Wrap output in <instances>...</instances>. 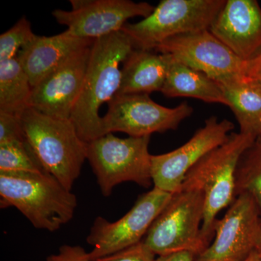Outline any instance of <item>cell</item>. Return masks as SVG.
<instances>
[{"label":"cell","mask_w":261,"mask_h":261,"mask_svg":"<svg viewBox=\"0 0 261 261\" xmlns=\"http://www.w3.org/2000/svg\"><path fill=\"white\" fill-rule=\"evenodd\" d=\"M255 253L257 254V256L261 258V233L260 238L258 239V241H257L256 247H255Z\"/></svg>","instance_id":"30"},{"label":"cell","mask_w":261,"mask_h":261,"mask_svg":"<svg viewBox=\"0 0 261 261\" xmlns=\"http://www.w3.org/2000/svg\"><path fill=\"white\" fill-rule=\"evenodd\" d=\"M0 172H45L27 140L0 145Z\"/></svg>","instance_id":"22"},{"label":"cell","mask_w":261,"mask_h":261,"mask_svg":"<svg viewBox=\"0 0 261 261\" xmlns=\"http://www.w3.org/2000/svg\"><path fill=\"white\" fill-rule=\"evenodd\" d=\"M240 194L252 197L261 216V144L256 142L244 152L238 163L235 195Z\"/></svg>","instance_id":"21"},{"label":"cell","mask_w":261,"mask_h":261,"mask_svg":"<svg viewBox=\"0 0 261 261\" xmlns=\"http://www.w3.org/2000/svg\"><path fill=\"white\" fill-rule=\"evenodd\" d=\"M255 142H257V143L261 144V124L260 128H259L258 132H257L256 140H255Z\"/></svg>","instance_id":"31"},{"label":"cell","mask_w":261,"mask_h":261,"mask_svg":"<svg viewBox=\"0 0 261 261\" xmlns=\"http://www.w3.org/2000/svg\"><path fill=\"white\" fill-rule=\"evenodd\" d=\"M244 261H261V258L257 256V255L255 253V251H253Z\"/></svg>","instance_id":"29"},{"label":"cell","mask_w":261,"mask_h":261,"mask_svg":"<svg viewBox=\"0 0 261 261\" xmlns=\"http://www.w3.org/2000/svg\"><path fill=\"white\" fill-rule=\"evenodd\" d=\"M255 140L254 136L232 132L223 145L206 154L185 176L181 190H197L205 196L201 234L207 247L214 238L218 214L236 198L240 160Z\"/></svg>","instance_id":"2"},{"label":"cell","mask_w":261,"mask_h":261,"mask_svg":"<svg viewBox=\"0 0 261 261\" xmlns=\"http://www.w3.org/2000/svg\"><path fill=\"white\" fill-rule=\"evenodd\" d=\"M134 49L132 41L121 31L95 39L92 44L83 88L70 116L81 139L87 143L103 136L99 108L118 93L121 64Z\"/></svg>","instance_id":"1"},{"label":"cell","mask_w":261,"mask_h":261,"mask_svg":"<svg viewBox=\"0 0 261 261\" xmlns=\"http://www.w3.org/2000/svg\"><path fill=\"white\" fill-rule=\"evenodd\" d=\"M32 87L18 56L0 62V112L21 116L30 107Z\"/></svg>","instance_id":"20"},{"label":"cell","mask_w":261,"mask_h":261,"mask_svg":"<svg viewBox=\"0 0 261 261\" xmlns=\"http://www.w3.org/2000/svg\"><path fill=\"white\" fill-rule=\"evenodd\" d=\"M168 55L134 49L123 62L118 94H148L161 92L167 75Z\"/></svg>","instance_id":"17"},{"label":"cell","mask_w":261,"mask_h":261,"mask_svg":"<svg viewBox=\"0 0 261 261\" xmlns=\"http://www.w3.org/2000/svg\"><path fill=\"white\" fill-rule=\"evenodd\" d=\"M226 0H162L148 16L126 23L121 32L135 49L154 50L176 36L209 29Z\"/></svg>","instance_id":"5"},{"label":"cell","mask_w":261,"mask_h":261,"mask_svg":"<svg viewBox=\"0 0 261 261\" xmlns=\"http://www.w3.org/2000/svg\"><path fill=\"white\" fill-rule=\"evenodd\" d=\"M94 41L75 37L68 30L51 37L37 36L19 51L17 56L33 88L72 53L92 46Z\"/></svg>","instance_id":"16"},{"label":"cell","mask_w":261,"mask_h":261,"mask_svg":"<svg viewBox=\"0 0 261 261\" xmlns=\"http://www.w3.org/2000/svg\"><path fill=\"white\" fill-rule=\"evenodd\" d=\"M46 261H92L89 258V252L81 246L63 245L58 252L51 255Z\"/></svg>","instance_id":"26"},{"label":"cell","mask_w":261,"mask_h":261,"mask_svg":"<svg viewBox=\"0 0 261 261\" xmlns=\"http://www.w3.org/2000/svg\"><path fill=\"white\" fill-rule=\"evenodd\" d=\"M261 233V216L255 201L240 194L215 224L213 243L195 261H244L255 250Z\"/></svg>","instance_id":"12"},{"label":"cell","mask_w":261,"mask_h":261,"mask_svg":"<svg viewBox=\"0 0 261 261\" xmlns=\"http://www.w3.org/2000/svg\"><path fill=\"white\" fill-rule=\"evenodd\" d=\"M209 30L238 58L250 61L261 53V7L256 0H226Z\"/></svg>","instance_id":"15"},{"label":"cell","mask_w":261,"mask_h":261,"mask_svg":"<svg viewBox=\"0 0 261 261\" xmlns=\"http://www.w3.org/2000/svg\"><path fill=\"white\" fill-rule=\"evenodd\" d=\"M92 46L72 53L33 87L30 107L53 118L70 119L83 88Z\"/></svg>","instance_id":"14"},{"label":"cell","mask_w":261,"mask_h":261,"mask_svg":"<svg viewBox=\"0 0 261 261\" xmlns=\"http://www.w3.org/2000/svg\"><path fill=\"white\" fill-rule=\"evenodd\" d=\"M25 140L20 116L0 112V145Z\"/></svg>","instance_id":"25"},{"label":"cell","mask_w":261,"mask_h":261,"mask_svg":"<svg viewBox=\"0 0 261 261\" xmlns=\"http://www.w3.org/2000/svg\"><path fill=\"white\" fill-rule=\"evenodd\" d=\"M71 10H55L58 23L68 27L70 34L95 39L120 32L128 19L148 16L154 8L147 3L130 0H70Z\"/></svg>","instance_id":"13"},{"label":"cell","mask_w":261,"mask_h":261,"mask_svg":"<svg viewBox=\"0 0 261 261\" xmlns=\"http://www.w3.org/2000/svg\"><path fill=\"white\" fill-rule=\"evenodd\" d=\"M245 75L250 80L261 83V53L253 59L247 62Z\"/></svg>","instance_id":"27"},{"label":"cell","mask_w":261,"mask_h":261,"mask_svg":"<svg viewBox=\"0 0 261 261\" xmlns=\"http://www.w3.org/2000/svg\"><path fill=\"white\" fill-rule=\"evenodd\" d=\"M234 128L227 119L207 118L188 142L167 153L151 156V174L154 188L175 194L181 190L187 173L202 158L223 145Z\"/></svg>","instance_id":"11"},{"label":"cell","mask_w":261,"mask_h":261,"mask_svg":"<svg viewBox=\"0 0 261 261\" xmlns=\"http://www.w3.org/2000/svg\"><path fill=\"white\" fill-rule=\"evenodd\" d=\"M108 105V112L101 121L103 136L123 132L129 137H150L153 133L176 130L193 113L187 103L165 107L148 94H118Z\"/></svg>","instance_id":"8"},{"label":"cell","mask_w":261,"mask_h":261,"mask_svg":"<svg viewBox=\"0 0 261 261\" xmlns=\"http://www.w3.org/2000/svg\"><path fill=\"white\" fill-rule=\"evenodd\" d=\"M205 207L203 192L173 194L146 234L144 243L155 255L190 252L196 256L207 248L201 234Z\"/></svg>","instance_id":"7"},{"label":"cell","mask_w":261,"mask_h":261,"mask_svg":"<svg viewBox=\"0 0 261 261\" xmlns=\"http://www.w3.org/2000/svg\"><path fill=\"white\" fill-rule=\"evenodd\" d=\"M25 139L43 169L71 191L87 160L88 143L70 119L46 116L29 107L20 116Z\"/></svg>","instance_id":"4"},{"label":"cell","mask_w":261,"mask_h":261,"mask_svg":"<svg viewBox=\"0 0 261 261\" xmlns=\"http://www.w3.org/2000/svg\"><path fill=\"white\" fill-rule=\"evenodd\" d=\"M154 51L168 55L217 82L246 76L247 62L238 58L209 29L171 38Z\"/></svg>","instance_id":"10"},{"label":"cell","mask_w":261,"mask_h":261,"mask_svg":"<svg viewBox=\"0 0 261 261\" xmlns=\"http://www.w3.org/2000/svg\"><path fill=\"white\" fill-rule=\"evenodd\" d=\"M1 207L13 206L39 229L56 231L74 216L77 200L46 172H0Z\"/></svg>","instance_id":"3"},{"label":"cell","mask_w":261,"mask_h":261,"mask_svg":"<svg viewBox=\"0 0 261 261\" xmlns=\"http://www.w3.org/2000/svg\"><path fill=\"white\" fill-rule=\"evenodd\" d=\"M171 197L172 194L154 187L141 196L132 208L118 221L110 222L97 217L87 237V243L93 247L89 252L90 260L108 256L142 242Z\"/></svg>","instance_id":"9"},{"label":"cell","mask_w":261,"mask_h":261,"mask_svg":"<svg viewBox=\"0 0 261 261\" xmlns=\"http://www.w3.org/2000/svg\"><path fill=\"white\" fill-rule=\"evenodd\" d=\"M218 84L240 125V132L256 138L261 124V83L243 76Z\"/></svg>","instance_id":"19"},{"label":"cell","mask_w":261,"mask_h":261,"mask_svg":"<svg viewBox=\"0 0 261 261\" xmlns=\"http://www.w3.org/2000/svg\"><path fill=\"white\" fill-rule=\"evenodd\" d=\"M155 255L142 240L140 243L123 249L121 251L94 261H156Z\"/></svg>","instance_id":"24"},{"label":"cell","mask_w":261,"mask_h":261,"mask_svg":"<svg viewBox=\"0 0 261 261\" xmlns=\"http://www.w3.org/2000/svg\"><path fill=\"white\" fill-rule=\"evenodd\" d=\"M196 255L192 252L183 251L161 255L156 261H195Z\"/></svg>","instance_id":"28"},{"label":"cell","mask_w":261,"mask_h":261,"mask_svg":"<svg viewBox=\"0 0 261 261\" xmlns=\"http://www.w3.org/2000/svg\"><path fill=\"white\" fill-rule=\"evenodd\" d=\"M168 56V73L161 90L166 97L195 98L228 107L227 100L216 81Z\"/></svg>","instance_id":"18"},{"label":"cell","mask_w":261,"mask_h":261,"mask_svg":"<svg viewBox=\"0 0 261 261\" xmlns=\"http://www.w3.org/2000/svg\"><path fill=\"white\" fill-rule=\"evenodd\" d=\"M37 36L27 18H20L11 29L0 36V62L15 58L19 51Z\"/></svg>","instance_id":"23"},{"label":"cell","mask_w":261,"mask_h":261,"mask_svg":"<svg viewBox=\"0 0 261 261\" xmlns=\"http://www.w3.org/2000/svg\"><path fill=\"white\" fill-rule=\"evenodd\" d=\"M149 140L150 137L121 139L110 133L89 142L87 160L105 197L111 195L114 187L123 182L150 186Z\"/></svg>","instance_id":"6"}]
</instances>
